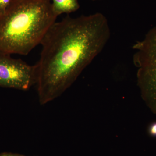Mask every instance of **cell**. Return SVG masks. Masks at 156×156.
I'll return each mask as SVG.
<instances>
[{
  "mask_svg": "<svg viewBox=\"0 0 156 156\" xmlns=\"http://www.w3.org/2000/svg\"><path fill=\"white\" fill-rule=\"evenodd\" d=\"M108 21L103 14L55 22L46 34L36 64V85L41 105L59 97L103 50L110 38Z\"/></svg>",
  "mask_w": 156,
  "mask_h": 156,
  "instance_id": "cell-1",
  "label": "cell"
},
{
  "mask_svg": "<svg viewBox=\"0 0 156 156\" xmlns=\"http://www.w3.org/2000/svg\"><path fill=\"white\" fill-rule=\"evenodd\" d=\"M57 17L50 0H12L0 15V52L27 55Z\"/></svg>",
  "mask_w": 156,
  "mask_h": 156,
  "instance_id": "cell-2",
  "label": "cell"
},
{
  "mask_svg": "<svg viewBox=\"0 0 156 156\" xmlns=\"http://www.w3.org/2000/svg\"><path fill=\"white\" fill-rule=\"evenodd\" d=\"M132 48L140 95L151 111L156 115V27L151 29Z\"/></svg>",
  "mask_w": 156,
  "mask_h": 156,
  "instance_id": "cell-3",
  "label": "cell"
},
{
  "mask_svg": "<svg viewBox=\"0 0 156 156\" xmlns=\"http://www.w3.org/2000/svg\"><path fill=\"white\" fill-rule=\"evenodd\" d=\"M36 65L0 52V87L27 91L36 84Z\"/></svg>",
  "mask_w": 156,
  "mask_h": 156,
  "instance_id": "cell-4",
  "label": "cell"
},
{
  "mask_svg": "<svg viewBox=\"0 0 156 156\" xmlns=\"http://www.w3.org/2000/svg\"><path fill=\"white\" fill-rule=\"evenodd\" d=\"M52 8L54 14L58 17L62 14H70L80 8L78 0H52Z\"/></svg>",
  "mask_w": 156,
  "mask_h": 156,
  "instance_id": "cell-5",
  "label": "cell"
},
{
  "mask_svg": "<svg viewBox=\"0 0 156 156\" xmlns=\"http://www.w3.org/2000/svg\"><path fill=\"white\" fill-rule=\"evenodd\" d=\"M12 1V0H0V15L5 12Z\"/></svg>",
  "mask_w": 156,
  "mask_h": 156,
  "instance_id": "cell-6",
  "label": "cell"
},
{
  "mask_svg": "<svg viewBox=\"0 0 156 156\" xmlns=\"http://www.w3.org/2000/svg\"><path fill=\"white\" fill-rule=\"evenodd\" d=\"M148 132L151 136L156 137V122L150 125L149 128Z\"/></svg>",
  "mask_w": 156,
  "mask_h": 156,
  "instance_id": "cell-7",
  "label": "cell"
},
{
  "mask_svg": "<svg viewBox=\"0 0 156 156\" xmlns=\"http://www.w3.org/2000/svg\"><path fill=\"white\" fill-rule=\"evenodd\" d=\"M0 156H23L19 154L5 152L0 154Z\"/></svg>",
  "mask_w": 156,
  "mask_h": 156,
  "instance_id": "cell-8",
  "label": "cell"
},
{
  "mask_svg": "<svg viewBox=\"0 0 156 156\" xmlns=\"http://www.w3.org/2000/svg\"><path fill=\"white\" fill-rule=\"evenodd\" d=\"M92 1H97V0H92Z\"/></svg>",
  "mask_w": 156,
  "mask_h": 156,
  "instance_id": "cell-9",
  "label": "cell"
},
{
  "mask_svg": "<svg viewBox=\"0 0 156 156\" xmlns=\"http://www.w3.org/2000/svg\"></svg>",
  "mask_w": 156,
  "mask_h": 156,
  "instance_id": "cell-10",
  "label": "cell"
}]
</instances>
